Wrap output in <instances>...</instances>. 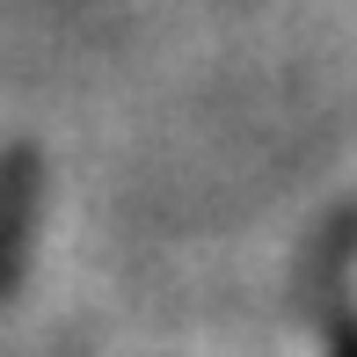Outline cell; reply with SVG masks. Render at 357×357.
<instances>
[{
    "instance_id": "obj_1",
    "label": "cell",
    "mask_w": 357,
    "mask_h": 357,
    "mask_svg": "<svg viewBox=\"0 0 357 357\" xmlns=\"http://www.w3.org/2000/svg\"><path fill=\"white\" fill-rule=\"evenodd\" d=\"M29 204H37V153H29V146H8V153H0V284H8V270H15Z\"/></svg>"
}]
</instances>
